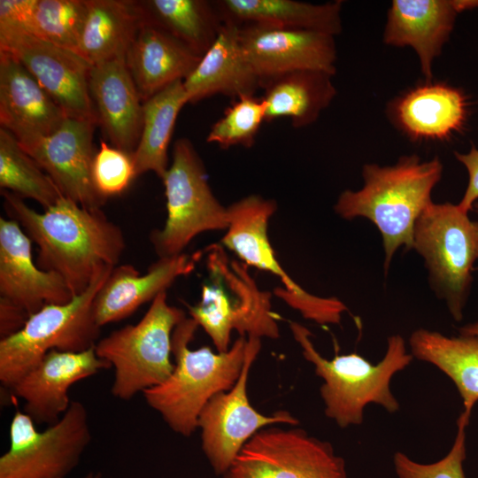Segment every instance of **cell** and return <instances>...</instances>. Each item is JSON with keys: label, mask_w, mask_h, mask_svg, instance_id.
I'll list each match as a JSON object with an SVG mask.
<instances>
[{"label": "cell", "mask_w": 478, "mask_h": 478, "mask_svg": "<svg viewBox=\"0 0 478 478\" xmlns=\"http://www.w3.org/2000/svg\"><path fill=\"white\" fill-rule=\"evenodd\" d=\"M4 209L38 247L36 265L60 275L80 295L104 267L118 265L126 248L121 228L102 209L63 197L38 212L17 195L1 189Z\"/></svg>", "instance_id": "cell-1"}, {"label": "cell", "mask_w": 478, "mask_h": 478, "mask_svg": "<svg viewBox=\"0 0 478 478\" xmlns=\"http://www.w3.org/2000/svg\"><path fill=\"white\" fill-rule=\"evenodd\" d=\"M442 173L443 164L437 157L421 161L414 154L404 156L392 166L365 165L363 187L339 195L334 206L338 216L365 218L377 227L384 250L385 274L399 248L412 249L415 223L433 202L432 191Z\"/></svg>", "instance_id": "cell-2"}, {"label": "cell", "mask_w": 478, "mask_h": 478, "mask_svg": "<svg viewBox=\"0 0 478 478\" xmlns=\"http://www.w3.org/2000/svg\"><path fill=\"white\" fill-rule=\"evenodd\" d=\"M198 327L191 317L176 326L172 335L173 373L162 383L143 392L147 405L173 432L185 437L197 429L199 414L207 402L235 385L247 348V338L240 336L225 352H214L208 346L191 350L189 343Z\"/></svg>", "instance_id": "cell-3"}, {"label": "cell", "mask_w": 478, "mask_h": 478, "mask_svg": "<svg viewBox=\"0 0 478 478\" xmlns=\"http://www.w3.org/2000/svg\"><path fill=\"white\" fill-rule=\"evenodd\" d=\"M289 327L304 358L312 364L316 375L323 380L320 393L324 412L337 426L345 428L361 425L365 407L369 404L379 405L390 413L399 410L390 382L393 376L413 359L400 335L388 337L383 358L377 364H372L356 352L336 354L328 359L314 347L307 328L293 321Z\"/></svg>", "instance_id": "cell-4"}, {"label": "cell", "mask_w": 478, "mask_h": 478, "mask_svg": "<svg viewBox=\"0 0 478 478\" xmlns=\"http://www.w3.org/2000/svg\"><path fill=\"white\" fill-rule=\"evenodd\" d=\"M247 266L231 260L221 245L206 248L208 279L200 301L189 312L220 352L229 350L233 330L246 338L279 337L271 296L258 289Z\"/></svg>", "instance_id": "cell-5"}, {"label": "cell", "mask_w": 478, "mask_h": 478, "mask_svg": "<svg viewBox=\"0 0 478 478\" xmlns=\"http://www.w3.org/2000/svg\"><path fill=\"white\" fill-rule=\"evenodd\" d=\"M112 268L100 270L70 302L44 305L19 331L0 340V381L5 388L11 389L52 350L78 352L95 347L101 328L93 301Z\"/></svg>", "instance_id": "cell-6"}, {"label": "cell", "mask_w": 478, "mask_h": 478, "mask_svg": "<svg viewBox=\"0 0 478 478\" xmlns=\"http://www.w3.org/2000/svg\"><path fill=\"white\" fill-rule=\"evenodd\" d=\"M186 318L183 310L167 303L166 291L158 295L135 324L127 325L99 339L98 358L114 369L111 392L121 400L165 382L173 373L172 335Z\"/></svg>", "instance_id": "cell-7"}, {"label": "cell", "mask_w": 478, "mask_h": 478, "mask_svg": "<svg viewBox=\"0 0 478 478\" xmlns=\"http://www.w3.org/2000/svg\"><path fill=\"white\" fill-rule=\"evenodd\" d=\"M412 249L424 261L431 289L460 321L478 260V220L458 204L432 202L415 223Z\"/></svg>", "instance_id": "cell-8"}, {"label": "cell", "mask_w": 478, "mask_h": 478, "mask_svg": "<svg viewBox=\"0 0 478 478\" xmlns=\"http://www.w3.org/2000/svg\"><path fill=\"white\" fill-rule=\"evenodd\" d=\"M172 163L162 181L166 198V220L152 230L150 240L158 258L180 255L197 235L228 227L227 207L213 195L204 163L191 142L178 139Z\"/></svg>", "instance_id": "cell-9"}, {"label": "cell", "mask_w": 478, "mask_h": 478, "mask_svg": "<svg viewBox=\"0 0 478 478\" xmlns=\"http://www.w3.org/2000/svg\"><path fill=\"white\" fill-rule=\"evenodd\" d=\"M274 200L250 195L227 207L228 227L221 239L246 266L266 271L281 279L284 288L277 297L302 316L320 325L340 324L346 305L335 297L312 295L299 286L278 262L268 237V222L276 212Z\"/></svg>", "instance_id": "cell-10"}, {"label": "cell", "mask_w": 478, "mask_h": 478, "mask_svg": "<svg viewBox=\"0 0 478 478\" xmlns=\"http://www.w3.org/2000/svg\"><path fill=\"white\" fill-rule=\"evenodd\" d=\"M91 440L88 412L79 401L54 424L38 430L24 412L10 425V447L0 458V478H66Z\"/></svg>", "instance_id": "cell-11"}, {"label": "cell", "mask_w": 478, "mask_h": 478, "mask_svg": "<svg viewBox=\"0 0 478 478\" xmlns=\"http://www.w3.org/2000/svg\"><path fill=\"white\" fill-rule=\"evenodd\" d=\"M222 478H348L333 445L300 428L270 426L242 448Z\"/></svg>", "instance_id": "cell-12"}, {"label": "cell", "mask_w": 478, "mask_h": 478, "mask_svg": "<svg viewBox=\"0 0 478 478\" xmlns=\"http://www.w3.org/2000/svg\"><path fill=\"white\" fill-rule=\"evenodd\" d=\"M260 349L261 339L247 338L245 359L238 380L229 390L214 395L199 414L197 428L201 431L202 450L218 475L228 470L244 444L262 428L299 423L288 411L265 415L251 405L247 393L248 378Z\"/></svg>", "instance_id": "cell-13"}, {"label": "cell", "mask_w": 478, "mask_h": 478, "mask_svg": "<svg viewBox=\"0 0 478 478\" xmlns=\"http://www.w3.org/2000/svg\"><path fill=\"white\" fill-rule=\"evenodd\" d=\"M0 50L13 55L67 117L98 125L89 88L92 65L84 58L24 30L10 27H0Z\"/></svg>", "instance_id": "cell-14"}, {"label": "cell", "mask_w": 478, "mask_h": 478, "mask_svg": "<svg viewBox=\"0 0 478 478\" xmlns=\"http://www.w3.org/2000/svg\"><path fill=\"white\" fill-rule=\"evenodd\" d=\"M96 126L90 120L67 117L53 134L19 143L66 198L90 210L101 209L107 200L92 178L97 150L93 144Z\"/></svg>", "instance_id": "cell-15"}, {"label": "cell", "mask_w": 478, "mask_h": 478, "mask_svg": "<svg viewBox=\"0 0 478 478\" xmlns=\"http://www.w3.org/2000/svg\"><path fill=\"white\" fill-rule=\"evenodd\" d=\"M240 40L261 87L295 71L336 72L335 36L328 34L247 24L240 26Z\"/></svg>", "instance_id": "cell-16"}, {"label": "cell", "mask_w": 478, "mask_h": 478, "mask_svg": "<svg viewBox=\"0 0 478 478\" xmlns=\"http://www.w3.org/2000/svg\"><path fill=\"white\" fill-rule=\"evenodd\" d=\"M110 367L95 347L78 352L52 350L11 390L25 402L23 412L35 424L50 426L69 408L73 384Z\"/></svg>", "instance_id": "cell-17"}, {"label": "cell", "mask_w": 478, "mask_h": 478, "mask_svg": "<svg viewBox=\"0 0 478 478\" xmlns=\"http://www.w3.org/2000/svg\"><path fill=\"white\" fill-rule=\"evenodd\" d=\"M73 297L64 279L41 269L33 258L32 241L19 224L0 218V298L29 315L46 305L66 304Z\"/></svg>", "instance_id": "cell-18"}, {"label": "cell", "mask_w": 478, "mask_h": 478, "mask_svg": "<svg viewBox=\"0 0 478 478\" xmlns=\"http://www.w3.org/2000/svg\"><path fill=\"white\" fill-rule=\"evenodd\" d=\"M67 115L28 70L0 50V124L19 143L56 132Z\"/></svg>", "instance_id": "cell-19"}, {"label": "cell", "mask_w": 478, "mask_h": 478, "mask_svg": "<svg viewBox=\"0 0 478 478\" xmlns=\"http://www.w3.org/2000/svg\"><path fill=\"white\" fill-rule=\"evenodd\" d=\"M200 252L159 258L144 274L132 265L116 266L97 291L93 315L97 325L122 320L195 269Z\"/></svg>", "instance_id": "cell-20"}, {"label": "cell", "mask_w": 478, "mask_h": 478, "mask_svg": "<svg viewBox=\"0 0 478 478\" xmlns=\"http://www.w3.org/2000/svg\"><path fill=\"white\" fill-rule=\"evenodd\" d=\"M89 88L98 125L111 145L133 154L143 127V101L126 56L93 65Z\"/></svg>", "instance_id": "cell-21"}, {"label": "cell", "mask_w": 478, "mask_h": 478, "mask_svg": "<svg viewBox=\"0 0 478 478\" xmlns=\"http://www.w3.org/2000/svg\"><path fill=\"white\" fill-rule=\"evenodd\" d=\"M458 14L454 0H394L388 11L383 41L391 46L412 48L422 74L429 81L433 62L448 40Z\"/></svg>", "instance_id": "cell-22"}, {"label": "cell", "mask_w": 478, "mask_h": 478, "mask_svg": "<svg viewBox=\"0 0 478 478\" xmlns=\"http://www.w3.org/2000/svg\"><path fill=\"white\" fill-rule=\"evenodd\" d=\"M188 104L214 95L233 99L255 95L261 83L240 40V26L225 22L217 38L183 81Z\"/></svg>", "instance_id": "cell-23"}, {"label": "cell", "mask_w": 478, "mask_h": 478, "mask_svg": "<svg viewBox=\"0 0 478 478\" xmlns=\"http://www.w3.org/2000/svg\"><path fill=\"white\" fill-rule=\"evenodd\" d=\"M201 57L164 30L145 24L126 54V63L143 102L184 81Z\"/></svg>", "instance_id": "cell-24"}, {"label": "cell", "mask_w": 478, "mask_h": 478, "mask_svg": "<svg viewBox=\"0 0 478 478\" xmlns=\"http://www.w3.org/2000/svg\"><path fill=\"white\" fill-rule=\"evenodd\" d=\"M467 104L463 93L444 83L411 89L394 107L397 123L415 140H444L463 127Z\"/></svg>", "instance_id": "cell-25"}, {"label": "cell", "mask_w": 478, "mask_h": 478, "mask_svg": "<svg viewBox=\"0 0 478 478\" xmlns=\"http://www.w3.org/2000/svg\"><path fill=\"white\" fill-rule=\"evenodd\" d=\"M214 3L224 23L311 30L334 36L342 31V1L320 4L296 0H220Z\"/></svg>", "instance_id": "cell-26"}, {"label": "cell", "mask_w": 478, "mask_h": 478, "mask_svg": "<svg viewBox=\"0 0 478 478\" xmlns=\"http://www.w3.org/2000/svg\"><path fill=\"white\" fill-rule=\"evenodd\" d=\"M146 24L140 1L88 0V12L77 53L92 66L126 56Z\"/></svg>", "instance_id": "cell-27"}, {"label": "cell", "mask_w": 478, "mask_h": 478, "mask_svg": "<svg viewBox=\"0 0 478 478\" xmlns=\"http://www.w3.org/2000/svg\"><path fill=\"white\" fill-rule=\"evenodd\" d=\"M332 76L322 71L302 70L266 81L261 87L266 122L288 118L297 128L315 122L336 95Z\"/></svg>", "instance_id": "cell-28"}, {"label": "cell", "mask_w": 478, "mask_h": 478, "mask_svg": "<svg viewBox=\"0 0 478 478\" xmlns=\"http://www.w3.org/2000/svg\"><path fill=\"white\" fill-rule=\"evenodd\" d=\"M409 346L413 358L435 366L453 382L462 398V413L470 418L478 402V338L418 328Z\"/></svg>", "instance_id": "cell-29"}, {"label": "cell", "mask_w": 478, "mask_h": 478, "mask_svg": "<svg viewBox=\"0 0 478 478\" xmlns=\"http://www.w3.org/2000/svg\"><path fill=\"white\" fill-rule=\"evenodd\" d=\"M188 104L183 81L167 86L143 102V127L133 153L136 177L153 172L163 179L168 166V146L175 122Z\"/></svg>", "instance_id": "cell-30"}, {"label": "cell", "mask_w": 478, "mask_h": 478, "mask_svg": "<svg viewBox=\"0 0 478 478\" xmlns=\"http://www.w3.org/2000/svg\"><path fill=\"white\" fill-rule=\"evenodd\" d=\"M146 24L157 27L202 57L224 22L214 2L205 0L140 1Z\"/></svg>", "instance_id": "cell-31"}, {"label": "cell", "mask_w": 478, "mask_h": 478, "mask_svg": "<svg viewBox=\"0 0 478 478\" xmlns=\"http://www.w3.org/2000/svg\"><path fill=\"white\" fill-rule=\"evenodd\" d=\"M0 188L22 199H33L44 210L65 197L17 138L3 127L0 128Z\"/></svg>", "instance_id": "cell-32"}, {"label": "cell", "mask_w": 478, "mask_h": 478, "mask_svg": "<svg viewBox=\"0 0 478 478\" xmlns=\"http://www.w3.org/2000/svg\"><path fill=\"white\" fill-rule=\"evenodd\" d=\"M88 0H34L24 31L77 53Z\"/></svg>", "instance_id": "cell-33"}, {"label": "cell", "mask_w": 478, "mask_h": 478, "mask_svg": "<svg viewBox=\"0 0 478 478\" xmlns=\"http://www.w3.org/2000/svg\"><path fill=\"white\" fill-rule=\"evenodd\" d=\"M264 121L266 112L261 96H242L234 99L222 117L211 127L206 141L221 149L252 147Z\"/></svg>", "instance_id": "cell-34"}, {"label": "cell", "mask_w": 478, "mask_h": 478, "mask_svg": "<svg viewBox=\"0 0 478 478\" xmlns=\"http://www.w3.org/2000/svg\"><path fill=\"white\" fill-rule=\"evenodd\" d=\"M469 417L462 412L457 420V434L449 452L441 459L423 464L405 453L397 451L393 465L398 478H466L463 463L466 459V428Z\"/></svg>", "instance_id": "cell-35"}, {"label": "cell", "mask_w": 478, "mask_h": 478, "mask_svg": "<svg viewBox=\"0 0 478 478\" xmlns=\"http://www.w3.org/2000/svg\"><path fill=\"white\" fill-rule=\"evenodd\" d=\"M136 177L133 154L100 141L92 178L98 193L104 198L121 194Z\"/></svg>", "instance_id": "cell-36"}, {"label": "cell", "mask_w": 478, "mask_h": 478, "mask_svg": "<svg viewBox=\"0 0 478 478\" xmlns=\"http://www.w3.org/2000/svg\"><path fill=\"white\" fill-rule=\"evenodd\" d=\"M454 155L468 173V183L458 205L462 211L469 212L478 200V148L473 146L466 153L455 151Z\"/></svg>", "instance_id": "cell-37"}, {"label": "cell", "mask_w": 478, "mask_h": 478, "mask_svg": "<svg viewBox=\"0 0 478 478\" xmlns=\"http://www.w3.org/2000/svg\"><path fill=\"white\" fill-rule=\"evenodd\" d=\"M29 314L18 305L0 298V337L4 339L19 331Z\"/></svg>", "instance_id": "cell-38"}, {"label": "cell", "mask_w": 478, "mask_h": 478, "mask_svg": "<svg viewBox=\"0 0 478 478\" xmlns=\"http://www.w3.org/2000/svg\"><path fill=\"white\" fill-rule=\"evenodd\" d=\"M474 208L478 217V203L474 204ZM459 335L478 338V321L469 323L459 328Z\"/></svg>", "instance_id": "cell-39"}, {"label": "cell", "mask_w": 478, "mask_h": 478, "mask_svg": "<svg viewBox=\"0 0 478 478\" xmlns=\"http://www.w3.org/2000/svg\"><path fill=\"white\" fill-rule=\"evenodd\" d=\"M458 12L478 8V0H454Z\"/></svg>", "instance_id": "cell-40"}, {"label": "cell", "mask_w": 478, "mask_h": 478, "mask_svg": "<svg viewBox=\"0 0 478 478\" xmlns=\"http://www.w3.org/2000/svg\"><path fill=\"white\" fill-rule=\"evenodd\" d=\"M83 478H101V474L99 473H89L85 475Z\"/></svg>", "instance_id": "cell-41"}]
</instances>
